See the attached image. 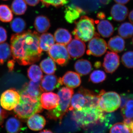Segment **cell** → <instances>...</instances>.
<instances>
[{
  "label": "cell",
  "instance_id": "1",
  "mask_svg": "<svg viewBox=\"0 0 133 133\" xmlns=\"http://www.w3.org/2000/svg\"><path fill=\"white\" fill-rule=\"evenodd\" d=\"M39 34L31 30L12 35L10 48L14 60L21 65H31L38 62L43 55L39 46Z\"/></svg>",
  "mask_w": 133,
  "mask_h": 133
},
{
  "label": "cell",
  "instance_id": "2",
  "mask_svg": "<svg viewBox=\"0 0 133 133\" xmlns=\"http://www.w3.org/2000/svg\"><path fill=\"white\" fill-rule=\"evenodd\" d=\"M19 92L21 99L19 104L14 109L16 117L25 122L30 116L42 111L41 98L33 97L21 90Z\"/></svg>",
  "mask_w": 133,
  "mask_h": 133
},
{
  "label": "cell",
  "instance_id": "3",
  "mask_svg": "<svg viewBox=\"0 0 133 133\" xmlns=\"http://www.w3.org/2000/svg\"><path fill=\"white\" fill-rule=\"evenodd\" d=\"M105 115L99 107H84L80 110H73L72 118L77 124L83 127L103 123Z\"/></svg>",
  "mask_w": 133,
  "mask_h": 133
},
{
  "label": "cell",
  "instance_id": "4",
  "mask_svg": "<svg viewBox=\"0 0 133 133\" xmlns=\"http://www.w3.org/2000/svg\"><path fill=\"white\" fill-rule=\"evenodd\" d=\"M74 90L72 88L63 87L59 89L57 93L59 98L58 105L48 112V118L55 120L62 119L69 110Z\"/></svg>",
  "mask_w": 133,
  "mask_h": 133
},
{
  "label": "cell",
  "instance_id": "5",
  "mask_svg": "<svg viewBox=\"0 0 133 133\" xmlns=\"http://www.w3.org/2000/svg\"><path fill=\"white\" fill-rule=\"evenodd\" d=\"M75 23L76 26L72 34L76 38L87 42L94 37L99 36L95 32L94 20L88 16H82L78 21L75 22Z\"/></svg>",
  "mask_w": 133,
  "mask_h": 133
},
{
  "label": "cell",
  "instance_id": "6",
  "mask_svg": "<svg viewBox=\"0 0 133 133\" xmlns=\"http://www.w3.org/2000/svg\"><path fill=\"white\" fill-rule=\"evenodd\" d=\"M98 107L103 111L112 112L119 108L121 104V99L117 93L113 91L105 92L102 90L99 93Z\"/></svg>",
  "mask_w": 133,
  "mask_h": 133
},
{
  "label": "cell",
  "instance_id": "7",
  "mask_svg": "<svg viewBox=\"0 0 133 133\" xmlns=\"http://www.w3.org/2000/svg\"><path fill=\"white\" fill-rule=\"evenodd\" d=\"M48 51L50 57L60 66H65L70 59L66 47L61 44H53Z\"/></svg>",
  "mask_w": 133,
  "mask_h": 133
},
{
  "label": "cell",
  "instance_id": "8",
  "mask_svg": "<svg viewBox=\"0 0 133 133\" xmlns=\"http://www.w3.org/2000/svg\"><path fill=\"white\" fill-rule=\"evenodd\" d=\"M21 96L15 89L11 88L2 93L0 98L1 105L6 110L11 111L14 109L19 104Z\"/></svg>",
  "mask_w": 133,
  "mask_h": 133
},
{
  "label": "cell",
  "instance_id": "9",
  "mask_svg": "<svg viewBox=\"0 0 133 133\" xmlns=\"http://www.w3.org/2000/svg\"><path fill=\"white\" fill-rule=\"evenodd\" d=\"M107 44L105 41L99 37H95L90 40L87 54L96 57H100L105 53Z\"/></svg>",
  "mask_w": 133,
  "mask_h": 133
},
{
  "label": "cell",
  "instance_id": "10",
  "mask_svg": "<svg viewBox=\"0 0 133 133\" xmlns=\"http://www.w3.org/2000/svg\"><path fill=\"white\" fill-rule=\"evenodd\" d=\"M62 78L54 75H45L43 77L40 86L43 92L51 91L63 85Z\"/></svg>",
  "mask_w": 133,
  "mask_h": 133
},
{
  "label": "cell",
  "instance_id": "11",
  "mask_svg": "<svg viewBox=\"0 0 133 133\" xmlns=\"http://www.w3.org/2000/svg\"><path fill=\"white\" fill-rule=\"evenodd\" d=\"M119 64V56L117 53L109 51L107 53L103 63V66L106 72L112 74L118 69Z\"/></svg>",
  "mask_w": 133,
  "mask_h": 133
},
{
  "label": "cell",
  "instance_id": "12",
  "mask_svg": "<svg viewBox=\"0 0 133 133\" xmlns=\"http://www.w3.org/2000/svg\"><path fill=\"white\" fill-rule=\"evenodd\" d=\"M66 48L70 56L73 58H77L84 54L86 46L83 41L76 38L71 41Z\"/></svg>",
  "mask_w": 133,
  "mask_h": 133
},
{
  "label": "cell",
  "instance_id": "13",
  "mask_svg": "<svg viewBox=\"0 0 133 133\" xmlns=\"http://www.w3.org/2000/svg\"><path fill=\"white\" fill-rule=\"evenodd\" d=\"M58 95L52 92L43 93L41 94V102L43 108L51 110L57 107L59 103Z\"/></svg>",
  "mask_w": 133,
  "mask_h": 133
},
{
  "label": "cell",
  "instance_id": "14",
  "mask_svg": "<svg viewBox=\"0 0 133 133\" xmlns=\"http://www.w3.org/2000/svg\"><path fill=\"white\" fill-rule=\"evenodd\" d=\"M86 12L79 7L74 5L70 4L65 7L64 11L65 19L70 23L75 22L81 15H84Z\"/></svg>",
  "mask_w": 133,
  "mask_h": 133
},
{
  "label": "cell",
  "instance_id": "15",
  "mask_svg": "<svg viewBox=\"0 0 133 133\" xmlns=\"http://www.w3.org/2000/svg\"><path fill=\"white\" fill-rule=\"evenodd\" d=\"M62 83L68 88H76L80 86L81 79L78 73L72 71L66 72L62 78Z\"/></svg>",
  "mask_w": 133,
  "mask_h": 133
},
{
  "label": "cell",
  "instance_id": "16",
  "mask_svg": "<svg viewBox=\"0 0 133 133\" xmlns=\"http://www.w3.org/2000/svg\"><path fill=\"white\" fill-rule=\"evenodd\" d=\"M128 13V8L122 4H115L111 9V15L112 18L117 22H121L125 20Z\"/></svg>",
  "mask_w": 133,
  "mask_h": 133
},
{
  "label": "cell",
  "instance_id": "17",
  "mask_svg": "<svg viewBox=\"0 0 133 133\" xmlns=\"http://www.w3.org/2000/svg\"><path fill=\"white\" fill-rule=\"evenodd\" d=\"M46 122L44 117L37 114L30 116L27 120L28 127L33 131L42 130L45 127Z\"/></svg>",
  "mask_w": 133,
  "mask_h": 133
},
{
  "label": "cell",
  "instance_id": "18",
  "mask_svg": "<svg viewBox=\"0 0 133 133\" xmlns=\"http://www.w3.org/2000/svg\"><path fill=\"white\" fill-rule=\"evenodd\" d=\"M78 91L82 93L85 98L86 103L85 107H98L99 101V94H96L94 92L82 87L79 89Z\"/></svg>",
  "mask_w": 133,
  "mask_h": 133
},
{
  "label": "cell",
  "instance_id": "19",
  "mask_svg": "<svg viewBox=\"0 0 133 133\" xmlns=\"http://www.w3.org/2000/svg\"><path fill=\"white\" fill-rule=\"evenodd\" d=\"M125 43L121 37L116 36L110 38L108 42V48L112 52L118 53L124 51Z\"/></svg>",
  "mask_w": 133,
  "mask_h": 133
},
{
  "label": "cell",
  "instance_id": "20",
  "mask_svg": "<svg viewBox=\"0 0 133 133\" xmlns=\"http://www.w3.org/2000/svg\"><path fill=\"white\" fill-rule=\"evenodd\" d=\"M71 100L69 110H80L85 106L86 100L84 96L80 92L74 94Z\"/></svg>",
  "mask_w": 133,
  "mask_h": 133
},
{
  "label": "cell",
  "instance_id": "21",
  "mask_svg": "<svg viewBox=\"0 0 133 133\" xmlns=\"http://www.w3.org/2000/svg\"><path fill=\"white\" fill-rule=\"evenodd\" d=\"M55 41L58 43L67 45L72 40L71 34L67 30L64 28L57 29L54 34Z\"/></svg>",
  "mask_w": 133,
  "mask_h": 133
},
{
  "label": "cell",
  "instance_id": "22",
  "mask_svg": "<svg viewBox=\"0 0 133 133\" xmlns=\"http://www.w3.org/2000/svg\"><path fill=\"white\" fill-rule=\"evenodd\" d=\"M98 33L103 37H109L114 32V28L111 23L107 20H102L98 23Z\"/></svg>",
  "mask_w": 133,
  "mask_h": 133
},
{
  "label": "cell",
  "instance_id": "23",
  "mask_svg": "<svg viewBox=\"0 0 133 133\" xmlns=\"http://www.w3.org/2000/svg\"><path fill=\"white\" fill-rule=\"evenodd\" d=\"M74 68L77 72L81 76L89 74L92 69L90 62L85 59H79L74 64Z\"/></svg>",
  "mask_w": 133,
  "mask_h": 133
},
{
  "label": "cell",
  "instance_id": "24",
  "mask_svg": "<svg viewBox=\"0 0 133 133\" xmlns=\"http://www.w3.org/2000/svg\"><path fill=\"white\" fill-rule=\"evenodd\" d=\"M73 2L86 12L96 10L99 6L97 0H73Z\"/></svg>",
  "mask_w": 133,
  "mask_h": 133
},
{
  "label": "cell",
  "instance_id": "25",
  "mask_svg": "<svg viewBox=\"0 0 133 133\" xmlns=\"http://www.w3.org/2000/svg\"><path fill=\"white\" fill-rule=\"evenodd\" d=\"M34 24L36 30L40 33L46 32L51 26L50 20L47 17L43 15L36 17Z\"/></svg>",
  "mask_w": 133,
  "mask_h": 133
},
{
  "label": "cell",
  "instance_id": "26",
  "mask_svg": "<svg viewBox=\"0 0 133 133\" xmlns=\"http://www.w3.org/2000/svg\"><path fill=\"white\" fill-rule=\"evenodd\" d=\"M55 43L54 37L50 33H43L39 37V46L42 51H48Z\"/></svg>",
  "mask_w": 133,
  "mask_h": 133
},
{
  "label": "cell",
  "instance_id": "27",
  "mask_svg": "<svg viewBox=\"0 0 133 133\" xmlns=\"http://www.w3.org/2000/svg\"><path fill=\"white\" fill-rule=\"evenodd\" d=\"M5 127L8 133H19L22 128V124L17 118L10 117L7 121Z\"/></svg>",
  "mask_w": 133,
  "mask_h": 133
},
{
  "label": "cell",
  "instance_id": "28",
  "mask_svg": "<svg viewBox=\"0 0 133 133\" xmlns=\"http://www.w3.org/2000/svg\"><path fill=\"white\" fill-rule=\"evenodd\" d=\"M28 76L30 80L35 83H39L43 77L42 70L36 64L32 65L30 66L28 70Z\"/></svg>",
  "mask_w": 133,
  "mask_h": 133
},
{
  "label": "cell",
  "instance_id": "29",
  "mask_svg": "<svg viewBox=\"0 0 133 133\" xmlns=\"http://www.w3.org/2000/svg\"><path fill=\"white\" fill-rule=\"evenodd\" d=\"M40 66L42 70L46 74H54L56 70L55 61L50 57L43 60L40 63Z\"/></svg>",
  "mask_w": 133,
  "mask_h": 133
},
{
  "label": "cell",
  "instance_id": "30",
  "mask_svg": "<svg viewBox=\"0 0 133 133\" xmlns=\"http://www.w3.org/2000/svg\"><path fill=\"white\" fill-rule=\"evenodd\" d=\"M119 35L122 38H128L133 36V25L129 22L122 23L118 29Z\"/></svg>",
  "mask_w": 133,
  "mask_h": 133
},
{
  "label": "cell",
  "instance_id": "31",
  "mask_svg": "<svg viewBox=\"0 0 133 133\" xmlns=\"http://www.w3.org/2000/svg\"><path fill=\"white\" fill-rule=\"evenodd\" d=\"M12 55L10 46L8 43L0 44V65L4 64Z\"/></svg>",
  "mask_w": 133,
  "mask_h": 133
},
{
  "label": "cell",
  "instance_id": "32",
  "mask_svg": "<svg viewBox=\"0 0 133 133\" xmlns=\"http://www.w3.org/2000/svg\"><path fill=\"white\" fill-rule=\"evenodd\" d=\"M121 114L124 119L133 118V99H128L122 107Z\"/></svg>",
  "mask_w": 133,
  "mask_h": 133
},
{
  "label": "cell",
  "instance_id": "33",
  "mask_svg": "<svg viewBox=\"0 0 133 133\" xmlns=\"http://www.w3.org/2000/svg\"><path fill=\"white\" fill-rule=\"evenodd\" d=\"M13 18L12 10L7 5H0V20L4 22H9Z\"/></svg>",
  "mask_w": 133,
  "mask_h": 133
},
{
  "label": "cell",
  "instance_id": "34",
  "mask_svg": "<svg viewBox=\"0 0 133 133\" xmlns=\"http://www.w3.org/2000/svg\"><path fill=\"white\" fill-rule=\"evenodd\" d=\"M27 5L24 0H14L12 2V9L17 15L24 14L27 10Z\"/></svg>",
  "mask_w": 133,
  "mask_h": 133
},
{
  "label": "cell",
  "instance_id": "35",
  "mask_svg": "<svg viewBox=\"0 0 133 133\" xmlns=\"http://www.w3.org/2000/svg\"><path fill=\"white\" fill-rule=\"evenodd\" d=\"M12 30L16 33H22L26 27L24 20L20 17H17L12 21L10 24Z\"/></svg>",
  "mask_w": 133,
  "mask_h": 133
},
{
  "label": "cell",
  "instance_id": "36",
  "mask_svg": "<svg viewBox=\"0 0 133 133\" xmlns=\"http://www.w3.org/2000/svg\"><path fill=\"white\" fill-rule=\"evenodd\" d=\"M106 77L104 72L100 70H96L90 75L89 81L95 84H98L105 81Z\"/></svg>",
  "mask_w": 133,
  "mask_h": 133
},
{
  "label": "cell",
  "instance_id": "37",
  "mask_svg": "<svg viewBox=\"0 0 133 133\" xmlns=\"http://www.w3.org/2000/svg\"><path fill=\"white\" fill-rule=\"evenodd\" d=\"M130 128L123 122L114 124L110 128V133H130Z\"/></svg>",
  "mask_w": 133,
  "mask_h": 133
},
{
  "label": "cell",
  "instance_id": "38",
  "mask_svg": "<svg viewBox=\"0 0 133 133\" xmlns=\"http://www.w3.org/2000/svg\"><path fill=\"white\" fill-rule=\"evenodd\" d=\"M124 66L128 69L133 68V51H129L124 53L121 58Z\"/></svg>",
  "mask_w": 133,
  "mask_h": 133
},
{
  "label": "cell",
  "instance_id": "39",
  "mask_svg": "<svg viewBox=\"0 0 133 133\" xmlns=\"http://www.w3.org/2000/svg\"><path fill=\"white\" fill-rule=\"evenodd\" d=\"M43 4L45 6L52 5L56 8H59L65 5L68 2V0H41Z\"/></svg>",
  "mask_w": 133,
  "mask_h": 133
},
{
  "label": "cell",
  "instance_id": "40",
  "mask_svg": "<svg viewBox=\"0 0 133 133\" xmlns=\"http://www.w3.org/2000/svg\"><path fill=\"white\" fill-rule=\"evenodd\" d=\"M7 38V35L6 30L4 28L0 27V43L5 42Z\"/></svg>",
  "mask_w": 133,
  "mask_h": 133
},
{
  "label": "cell",
  "instance_id": "41",
  "mask_svg": "<svg viewBox=\"0 0 133 133\" xmlns=\"http://www.w3.org/2000/svg\"><path fill=\"white\" fill-rule=\"evenodd\" d=\"M8 112L2 109L0 107V125L3 124L4 120L8 117Z\"/></svg>",
  "mask_w": 133,
  "mask_h": 133
},
{
  "label": "cell",
  "instance_id": "42",
  "mask_svg": "<svg viewBox=\"0 0 133 133\" xmlns=\"http://www.w3.org/2000/svg\"><path fill=\"white\" fill-rule=\"evenodd\" d=\"M28 5L30 6H36L39 3L40 0H24Z\"/></svg>",
  "mask_w": 133,
  "mask_h": 133
},
{
  "label": "cell",
  "instance_id": "43",
  "mask_svg": "<svg viewBox=\"0 0 133 133\" xmlns=\"http://www.w3.org/2000/svg\"><path fill=\"white\" fill-rule=\"evenodd\" d=\"M15 65V61L14 59L10 60L8 62V68L10 71H12L14 70Z\"/></svg>",
  "mask_w": 133,
  "mask_h": 133
},
{
  "label": "cell",
  "instance_id": "44",
  "mask_svg": "<svg viewBox=\"0 0 133 133\" xmlns=\"http://www.w3.org/2000/svg\"><path fill=\"white\" fill-rule=\"evenodd\" d=\"M114 1L116 3L124 5L128 3L130 0H114Z\"/></svg>",
  "mask_w": 133,
  "mask_h": 133
},
{
  "label": "cell",
  "instance_id": "45",
  "mask_svg": "<svg viewBox=\"0 0 133 133\" xmlns=\"http://www.w3.org/2000/svg\"><path fill=\"white\" fill-rule=\"evenodd\" d=\"M97 1L102 5H106L109 4L111 0H97Z\"/></svg>",
  "mask_w": 133,
  "mask_h": 133
},
{
  "label": "cell",
  "instance_id": "46",
  "mask_svg": "<svg viewBox=\"0 0 133 133\" xmlns=\"http://www.w3.org/2000/svg\"><path fill=\"white\" fill-rule=\"evenodd\" d=\"M97 17L98 18L100 19H104L105 18V15L104 13L102 12H100L98 13Z\"/></svg>",
  "mask_w": 133,
  "mask_h": 133
},
{
  "label": "cell",
  "instance_id": "47",
  "mask_svg": "<svg viewBox=\"0 0 133 133\" xmlns=\"http://www.w3.org/2000/svg\"><path fill=\"white\" fill-rule=\"evenodd\" d=\"M129 19L131 23L133 24V10L130 12L129 15Z\"/></svg>",
  "mask_w": 133,
  "mask_h": 133
},
{
  "label": "cell",
  "instance_id": "48",
  "mask_svg": "<svg viewBox=\"0 0 133 133\" xmlns=\"http://www.w3.org/2000/svg\"><path fill=\"white\" fill-rule=\"evenodd\" d=\"M39 133H54L50 130H48V129H45V130H43L41 131Z\"/></svg>",
  "mask_w": 133,
  "mask_h": 133
},
{
  "label": "cell",
  "instance_id": "49",
  "mask_svg": "<svg viewBox=\"0 0 133 133\" xmlns=\"http://www.w3.org/2000/svg\"><path fill=\"white\" fill-rule=\"evenodd\" d=\"M101 65V63L100 62H96L95 64V67H98V68L100 67Z\"/></svg>",
  "mask_w": 133,
  "mask_h": 133
},
{
  "label": "cell",
  "instance_id": "50",
  "mask_svg": "<svg viewBox=\"0 0 133 133\" xmlns=\"http://www.w3.org/2000/svg\"><path fill=\"white\" fill-rule=\"evenodd\" d=\"M130 131H131L130 133H133V121L130 127Z\"/></svg>",
  "mask_w": 133,
  "mask_h": 133
},
{
  "label": "cell",
  "instance_id": "51",
  "mask_svg": "<svg viewBox=\"0 0 133 133\" xmlns=\"http://www.w3.org/2000/svg\"><path fill=\"white\" fill-rule=\"evenodd\" d=\"M132 43H133V39H132Z\"/></svg>",
  "mask_w": 133,
  "mask_h": 133
},
{
  "label": "cell",
  "instance_id": "52",
  "mask_svg": "<svg viewBox=\"0 0 133 133\" xmlns=\"http://www.w3.org/2000/svg\"><path fill=\"white\" fill-rule=\"evenodd\" d=\"M4 1H6V0H4Z\"/></svg>",
  "mask_w": 133,
  "mask_h": 133
}]
</instances>
